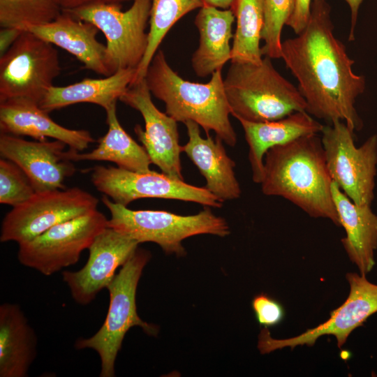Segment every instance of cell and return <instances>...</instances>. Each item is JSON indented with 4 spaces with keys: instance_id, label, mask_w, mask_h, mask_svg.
Listing matches in <instances>:
<instances>
[{
    "instance_id": "cell-32",
    "label": "cell",
    "mask_w": 377,
    "mask_h": 377,
    "mask_svg": "<svg viewBox=\"0 0 377 377\" xmlns=\"http://www.w3.org/2000/svg\"><path fill=\"white\" fill-rule=\"evenodd\" d=\"M312 0H295L293 10L286 26L298 34L303 31L309 21Z\"/></svg>"
},
{
    "instance_id": "cell-23",
    "label": "cell",
    "mask_w": 377,
    "mask_h": 377,
    "mask_svg": "<svg viewBox=\"0 0 377 377\" xmlns=\"http://www.w3.org/2000/svg\"><path fill=\"white\" fill-rule=\"evenodd\" d=\"M37 336L16 304L0 306V377H27L36 357Z\"/></svg>"
},
{
    "instance_id": "cell-11",
    "label": "cell",
    "mask_w": 377,
    "mask_h": 377,
    "mask_svg": "<svg viewBox=\"0 0 377 377\" xmlns=\"http://www.w3.org/2000/svg\"><path fill=\"white\" fill-rule=\"evenodd\" d=\"M98 199L78 187L36 193L2 221L1 242H25L50 228L97 209Z\"/></svg>"
},
{
    "instance_id": "cell-7",
    "label": "cell",
    "mask_w": 377,
    "mask_h": 377,
    "mask_svg": "<svg viewBox=\"0 0 377 377\" xmlns=\"http://www.w3.org/2000/svg\"><path fill=\"white\" fill-rule=\"evenodd\" d=\"M151 0H133L121 10V4L98 3L80 6L68 12L95 25L106 38V60L112 74L119 70L137 69L147 49Z\"/></svg>"
},
{
    "instance_id": "cell-4",
    "label": "cell",
    "mask_w": 377,
    "mask_h": 377,
    "mask_svg": "<svg viewBox=\"0 0 377 377\" xmlns=\"http://www.w3.org/2000/svg\"><path fill=\"white\" fill-rule=\"evenodd\" d=\"M223 83L231 114L236 119L269 121L306 111L297 87L276 71L268 57L258 64L231 63Z\"/></svg>"
},
{
    "instance_id": "cell-22",
    "label": "cell",
    "mask_w": 377,
    "mask_h": 377,
    "mask_svg": "<svg viewBox=\"0 0 377 377\" xmlns=\"http://www.w3.org/2000/svg\"><path fill=\"white\" fill-rule=\"evenodd\" d=\"M235 20L231 8L220 9L208 5L200 8L195 18L200 35L199 45L191 58L197 76L212 75L231 60L230 41L234 36L232 27Z\"/></svg>"
},
{
    "instance_id": "cell-9",
    "label": "cell",
    "mask_w": 377,
    "mask_h": 377,
    "mask_svg": "<svg viewBox=\"0 0 377 377\" xmlns=\"http://www.w3.org/2000/svg\"><path fill=\"white\" fill-rule=\"evenodd\" d=\"M61 71L55 46L24 30L0 57V103L23 98L39 104Z\"/></svg>"
},
{
    "instance_id": "cell-19",
    "label": "cell",
    "mask_w": 377,
    "mask_h": 377,
    "mask_svg": "<svg viewBox=\"0 0 377 377\" xmlns=\"http://www.w3.org/2000/svg\"><path fill=\"white\" fill-rule=\"evenodd\" d=\"M188 140L182 146V151L198 168L206 180L205 188L222 202L239 198V184L235 177V163L226 154L222 140H214L209 134L200 135L199 125L193 121L184 123Z\"/></svg>"
},
{
    "instance_id": "cell-20",
    "label": "cell",
    "mask_w": 377,
    "mask_h": 377,
    "mask_svg": "<svg viewBox=\"0 0 377 377\" xmlns=\"http://www.w3.org/2000/svg\"><path fill=\"white\" fill-rule=\"evenodd\" d=\"M244 132L249 146V160L252 179L260 184L263 175L264 158L267 151L300 137L318 134L324 127L306 111L293 112L283 118L269 121H250L237 119Z\"/></svg>"
},
{
    "instance_id": "cell-28",
    "label": "cell",
    "mask_w": 377,
    "mask_h": 377,
    "mask_svg": "<svg viewBox=\"0 0 377 377\" xmlns=\"http://www.w3.org/2000/svg\"><path fill=\"white\" fill-rule=\"evenodd\" d=\"M62 12L59 0H0V25L23 30L49 23Z\"/></svg>"
},
{
    "instance_id": "cell-13",
    "label": "cell",
    "mask_w": 377,
    "mask_h": 377,
    "mask_svg": "<svg viewBox=\"0 0 377 377\" xmlns=\"http://www.w3.org/2000/svg\"><path fill=\"white\" fill-rule=\"evenodd\" d=\"M346 278L350 286L349 295L340 306L330 313L325 322L285 339L272 338L267 327H264L258 337L260 352L265 354L286 347L313 346L318 339L325 335L334 336L338 347L341 348L350 333L377 312V284L368 281L365 274L347 273Z\"/></svg>"
},
{
    "instance_id": "cell-36",
    "label": "cell",
    "mask_w": 377,
    "mask_h": 377,
    "mask_svg": "<svg viewBox=\"0 0 377 377\" xmlns=\"http://www.w3.org/2000/svg\"><path fill=\"white\" fill-rule=\"evenodd\" d=\"M203 5L214 6L220 9L230 8L235 0H202Z\"/></svg>"
},
{
    "instance_id": "cell-35",
    "label": "cell",
    "mask_w": 377,
    "mask_h": 377,
    "mask_svg": "<svg viewBox=\"0 0 377 377\" xmlns=\"http://www.w3.org/2000/svg\"><path fill=\"white\" fill-rule=\"evenodd\" d=\"M348 5L350 10V29L348 35V40H355V29L357 24L359 8L364 0H344Z\"/></svg>"
},
{
    "instance_id": "cell-21",
    "label": "cell",
    "mask_w": 377,
    "mask_h": 377,
    "mask_svg": "<svg viewBox=\"0 0 377 377\" xmlns=\"http://www.w3.org/2000/svg\"><path fill=\"white\" fill-rule=\"evenodd\" d=\"M332 193L346 237L341 243L350 259L361 274L370 272L375 265L374 252L377 249V214L371 205L353 202L332 182Z\"/></svg>"
},
{
    "instance_id": "cell-33",
    "label": "cell",
    "mask_w": 377,
    "mask_h": 377,
    "mask_svg": "<svg viewBox=\"0 0 377 377\" xmlns=\"http://www.w3.org/2000/svg\"><path fill=\"white\" fill-rule=\"evenodd\" d=\"M24 30L16 27H1L0 30V56L13 45Z\"/></svg>"
},
{
    "instance_id": "cell-27",
    "label": "cell",
    "mask_w": 377,
    "mask_h": 377,
    "mask_svg": "<svg viewBox=\"0 0 377 377\" xmlns=\"http://www.w3.org/2000/svg\"><path fill=\"white\" fill-rule=\"evenodd\" d=\"M202 6V0H151L148 46L140 64L136 69L133 83L145 77L153 57L173 25L185 15L200 8Z\"/></svg>"
},
{
    "instance_id": "cell-1",
    "label": "cell",
    "mask_w": 377,
    "mask_h": 377,
    "mask_svg": "<svg viewBox=\"0 0 377 377\" xmlns=\"http://www.w3.org/2000/svg\"><path fill=\"white\" fill-rule=\"evenodd\" d=\"M296 35L282 42L281 59L297 81L306 112L360 131L363 124L355 102L365 89V78L353 72L354 60L335 36L326 0H312L306 26Z\"/></svg>"
},
{
    "instance_id": "cell-8",
    "label": "cell",
    "mask_w": 377,
    "mask_h": 377,
    "mask_svg": "<svg viewBox=\"0 0 377 377\" xmlns=\"http://www.w3.org/2000/svg\"><path fill=\"white\" fill-rule=\"evenodd\" d=\"M321 133L332 181L355 204L371 205L376 175L377 135L370 136L357 147L354 131L342 121L324 126Z\"/></svg>"
},
{
    "instance_id": "cell-26",
    "label": "cell",
    "mask_w": 377,
    "mask_h": 377,
    "mask_svg": "<svg viewBox=\"0 0 377 377\" xmlns=\"http://www.w3.org/2000/svg\"><path fill=\"white\" fill-rule=\"evenodd\" d=\"M236 19L231 63L260 64V42L264 26V0H235L231 8Z\"/></svg>"
},
{
    "instance_id": "cell-31",
    "label": "cell",
    "mask_w": 377,
    "mask_h": 377,
    "mask_svg": "<svg viewBox=\"0 0 377 377\" xmlns=\"http://www.w3.org/2000/svg\"><path fill=\"white\" fill-rule=\"evenodd\" d=\"M252 308L258 323L264 327L279 324L285 314L278 301L264 294L258 295L253 299Z\"/></svg>"
},
{
    "instance_id": "cell-10",
    "label": "cell",
    "mask_w": 377,
    "mask_h": 377,
    "mask_svg": "<svg viewBox=\"0 0 377 377\" xmlns=\"http://www.w3.org/2000/svg\"><path fill=\"white\" fill-rule=\"evenodd\" d=\"M98 209L59 223L31 240L19 244L17 258L24 266L50 276L75 265L81 253L108 227Z\"/></svg>"
},
{
    "instance_id": "cell-17",
    "label": "cell",
    "mask_w": 377,
    "mask_h": 377,
    "mask_svg": "<svg viewBox=\"0 0 377 377\" xmlns=\"http://www.w3.org/2000/svg\"><path fill=\"white\" fill-rule=\"evenodd\" d=\"M48 114L38 103L27 98H16L1 102V133L30 136L36 140L50 138L77 151L87 149L90 143L95 142L88 131L62 126L53 121Z\"/></svg>"
},
{
    "instance_id": "cell-29",
    "label": "cell",
    "mask_w": 377,
    "mask_h": 377,
    "mask_svg": "<svg viewBox=\"0 0 377 377\" xmlns=\"http://www.w3.org/2000/svg\"><path fill=\"white\" fill-rule=\"evenodd\" d=\"M295 0H264V26L261 38L263 55L281 59V32L294 8Z\"/></svg>"
},
{
    "instance_id": "cell-6",
    "label": "cell",
    "mask_w": 377,
    "mask_h": 377,
    "mask_svg": "<svg viewBox=\"0 0 377 377\" xmlns=\"http://www.w3.org/2000/svg\"><path fill=\"white\" fill-rule=\"evenodd\" d=\"M101 201L110 211L108 227L142 242H154L167 254L186 255L182 241L189 237L230 234L227 221L205 208L194 215L183 216L163 210H133L117 204L103 195Z\"/></svg>"
},
{
    "instance_id": "cell-14",
    "label": "cell",
    "mask_w": 377,
    "mask_h": 377,
    "mask_svg": "<svg viewBox=\"0 0 377 377\" xmlns=\"http://www.w3.org/2000/svg\"><path fill=\"white\" fill-rule=\"evenodd\" d=\"M151 94L144 78L131 84L119 100L141 114L145 121V131L139 124L134 130L151 163L162 172L184 180L177 121L156 107Z\"/></svg>"
},
{
    "instance_id": "cell-25",
    "label": "cell",
    "mask_w": 377,
    "mask_h": 377,
    "mask_svg": "<svg viewBox=\"0 0 377 377\" xmlns=\"http://www.w3.org/2000/svg\"><path fill=\"white\" fill-rule=\"evenodd\" d=\"M108 129L92 151L80 153L69 149L66 158L71 161H103L114 163L118 168L134 172L151 170V158L142 145L138 144L120 124L116 103L106 110Z\"/></svg>"
},
{
    "instance_id": "cell-2",
    "label": "cell",
    "mask_w": 377,
    "mask_h": 377,
    "mask_svg": "<svg viewBox=\"0 0 377 377\" xmlns=\"http://www.w3.org/2000/svg\"><path fill=\"white\" fill-rule=\"evenodd\" d=\"M332 182L318 134L274 147L265 155L260 183L265 195L282 197L311 217L327 219L340 226Z\"/></svg>"
},
{
    "instance_id": "cell-15",
    "label": "cell",
    "mask_w": 377,
    "mask_h": 377,
    "mask_svg": "<svg viewBox=\"0 0 377 377\" xmlns=\"http://www.w3.org/2000/svg\"><path fill=\"white\" fill-rule=\"evenodd\" d=\"M139 242L113 228L107 227L89 246V256L78 271H64L62 279L75 302L87 305L107 288L121 267L138 248Z\"/></svg>"
},
{
    "instance_id": "cell-18",
    "label": "cell",
    "mask_w": 377,
    "mask_h": 377,
    "mask_svg": "<svg viewBox=\"0 0 377 377\" xmlns=\"http://www.w3.org/2000/svg\"><path fill=\"white\" fill-rule=\"evenodd\" d=\"M23 30L65 50L82 62L86 69L105 77L112 75L107 64L106 45L96 39L99 30L95 25L63 10L49 23L27 27Z\"/></svg>"
},
{
    "instance_id": "cell-30",
    "label": "cell",
    "mask_w": 377,
    "mask_h": 377,
    "mask_svg": "<svg viewBox=\"0 0 377 377\" xmlns=\"http://www.w3.org/2000/svg\"><path fill=\"white\" fill-rule=\"evenodd\" d=\"M36 193L23 170L5 158L0 160V202L13 207L30 199Z\"/></svg>"
},
{
    "instance_id": "cell-16",
    "label": "cell",
    "mask_w": 377,
    "mask_h": 377,
    "mask_svg": "<svg viewBox=\"0 0 377 377\" xmlns=\"http://www.w3.org/2000/svg\"><path fill=\"white\" fill-rule=\"evenodd\" d=\"M59 140L29 141L1 133L0 153L17 165L27 175L36 193L66 188L64 181L76 171Z\"/></svg>"
},
{
    "instance_id": "cell-12",
    "label": "cell",
    "mask_w": 377,
    "mask_h": 377,
    "mask_svg": "<svg viewBox=\"0 0 377 377\" xmlns=\"http://www.w3.org/2000/svg\"><path fill=\"white\" fill-rule=\"evenodd\" d=\"M91 181L98 191L125 207L134 200L147 198L193 202L216 208L223 205L205 187L193 186L152 170L134 172L97 165L91 169Z\"/></svg>"
},
{
    "instance_id": "cell-24",
    "label": "cell",
    "mask_w": 377,
    "mask_h": 377,
    "mask_svg": "<svg viewBox=\"0 0 377 377\" xmlns=\"http://www.w3.org/2000/svg\"><path fill=\"white\" fill-rule=\"evenodd\" d=\"M136 69H121L103 78H85L67 86H52L39 103L47 113L80 103L98 105L106 110L133 83Z\"/></svg>"
},
{
    "instance_id": "cell-34",
    "label": "cell",
    "mask_w": 377,
    "mask_h": 377,
    "mask_svg": "<svg viewBox=\"0 0 377 377\" xmlns=\"http://www.w3.org/2000/svg\"><path fill=\"white\" fill-rule=\"evenodd\" d=\"M131 0H59L63 10H71L80 6L98 4V3H114L121 4L123 2Z\"/></svg>"
},
{
    "instance_id": "cell-5",
    "label": "cell",
    "mask_w": 377,
    "mask_h": 377,
    "mask_svg": "<svg viewBox=\"0 0 377 377\" xmlns=\"http://www.w3.org/2000/svg\"><path fill=\"white\" fill-rule=\"evenodd\" d=\"M150 258L149 251L136 249L107 287L110 304L102 326L92 337L80 338L75 343L77 349H93L98 354L101 377L115 376L116 358L130 328L139 326L149 336L158 333L157 325L145 322L138 315L135 302L138 282Z\"/></svg>"
},
{
    "instance_id": "cell-3",
    "label": "cell",
    "mask_w": 377,
    "mask_h": 377,
    "mask_svg": "<svg viewBox=\"0 0 377 377\" xmlns=\"http://www.w3.org/2000/svg\"><path fill=\"white\" fill-rule=\"evenodd\" d=\"M145 79L151 94L165 103V113L175 121H193L207 135L213 131L229 146L236 145L221 70L213 73L207 83L192 82L181 77L170 67L163 52L158 50Z\"/></svg>"
}]
</instances>
